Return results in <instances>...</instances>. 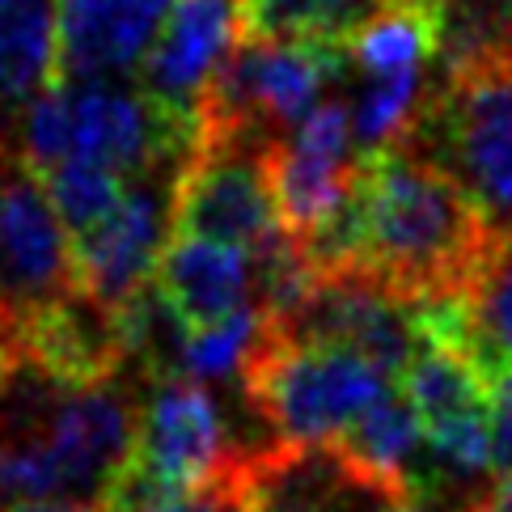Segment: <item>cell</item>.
Instances as JSON below:
<instances>
[{"instance_id": "6da1fadb", "label": "cell", "mask_w": 512, "mask_h": 512, "mask_svg": "<svg viewBox=\"0 0 512 512\" xmlns=\"http://www.w3.org/2000/svg\"><path fill=\"white\" fill-rule=\"evenodd\" d=\"M491 237L462 182L411 144H394L356 161L347 208L297 250L314 271L356 267L411 301H436L462 297Z\"/></svg>"}, {"instance_id": "7a4b0ae2", "label": "cell", "mask_w": 512, "mask_h": 512, "mask_svg": "<svg viewBox=\"0 0 512 512\" xmlns=\"http://www.w3.org/2000/svg\"><path fill=\"white\" fill-rule=\"evenodd\" d=\"M140 407L119 381L98 390H56L51 411L0 436V504L106 496L136 449Z\"/></svg>"}, {"instance_id": "3957f363", "label": "cell", "mask_w": 512, "mask_h": 512, "mask_svg": "<svg viewBox=\"0 0 512 512\" xmlns=\"http://www.w3.org/2000/svg\"><path fill=\"white\" fill-rule=\"evenodd\" d=\"M445 166L487 216L491 233L512 229V47L436 77L415 132L402 140Z\"/></svg>"}, {"instance_id": "277c9868", "label": "cell", "mask_w": 512, "mask_h": 512, "mask_svg": "<svg viewBox=\"0 0 512 512\" xmlns=\"http://www.w3.org/2000/svg\"><path fill=\"white\" fill-rule=\"evenodd\" d=\"M394 386L398 381L352 352L288 343L267 331L242 369L246 402L267 424V441L284 449H331Z\"/></svg>"}, {"instance_id": "5b68a950", "label": "cell", "mask_w": 512, "mask_h": 512, "mask_svg": "<svg viewBox=\"0 0 512 512\" xmlns=\"http://www.w3.org/2000/svg\"><path fill=\"white\" fill-rule=\"evenodd\" d=\"M276 144L250 132H199L174 182V237L246 250L254 263L280 250L288 233L271 187Z\"/></svg>"}, {"instance_id": "8992f818", "label": "cell", "mask_w": 512, "mask_h": 512, "mask_svg": "<svg viewBox=\"0 0 512 512\" xmlns=\"http://www.w3.org/2000/svg\"><path fill=\"white\" fill-rule=\"evenodd\" d=\"M263 314V309H259ZM263 331L288 343L339 347L377 364L390 381H402L424 347L419 301L381 284L369 271H314L309 288L284 314H263Z\"/></svg>"}, {"instance_id": "52a82bcc", "label": "cell", "mask_w": 512, "mask_h": 512, "mask_svg": "<svg viewBox=\"0 0 512 512\" xmlns=\"http://www.w3.org/2000/svg\"><path fill=\"white\" fill-rule=\"evenodd\" d=\"M347 47L339 43H242L212 81L199 132H250L284 140L326 102Z\"/></svg>"}, {"instance_id": "ba28073f", "label": "cell", "mask_w": 512, "mask_h": 512, "mask_svg": "<svg viewBox=\"0 0 512 512\" xmlns=\"http://www.w3.org/2000/svg\"><path fill=\"white\" fill-rule=\"evenodd\" d=\"M77 292L72 233L47 195L43 174L0 132V314L26 326Z\"/></svg>"}, {"instance_id": "9c48e42d", "label": "cell", "mask_w": 512, "mask_h": 512, "mask_svg": "<svg viewBox=\"0 0 512 512\" xmlns=\"http://www.w3.org/2000/svg\"><path fill=\"white\" fill-rule=\"evenodd\" d=\"M263 449H237L229 441L221 407L195 377H166L140 407L132 462L166 483L212 496L225 483L242 479L250 457H259Z\"/></svg>"}, {"instance_id": "30bf717a", "label": "cell", "mask_w": 512, "mask_h": 512, "mask_svg": "<svg viewBox=\"0 0 512 512\" xmlns=\"http://www.w3.org/2000/svg\"><path fill=\"white\" fill-rule=\"evenodd\" d=\"M174 182L178 174L136 178L123 191L119 208L72 242L77 288L111 314H123L153 288L157 263L170 246L166 233L174 229Z\"/></svg>"}, {"instance_id": "8fae6325", "label": "cell", "mask_w": 512, "mask_h": 512, "mask_svg": "<svg viewBox=\"0 0 512 512\" xmlns=\"http://www.w3.org/2000/svg\"><path fill=\"white\" fill-rule=\"evenodd\" d=\"M352 149V102L343 98H326L271 149V187L292 246H309L347 208L360 161Z\"/></svg>"}, {"instance_id": "7c38bea8", "label": "cell", "mask_w": 512, "mask_h": 512, "mask_svg": "<svg viewBox=\"0 0 512 512\" xmlns=\"http://www.w3.org/2000/svg\"><path fill=\"white\" fill-rule=\"evenodd\" d=\"M242 47V0H178L140 68V89L170 119L199 132L204 98Z\"/></svg>"}, {"instance_id": "4fadbf2b", "label": "cell", "mask_w": 512, "mask_h": 512, "mask_svg": "<svg viewBox=\"0 0 512 512\" xmlns=\"http://www.w3.org/2000/svg\"><path fill=\"white\" fill-rule=\"evenodd\" d=\"M26 335V369L47 381L51 390L77 394L119 381L132 364V347L123 335V318L89 301L77 288L68 301L43 309L22 326Z\"/></svg>"}, {"instance_id": "5bb4252c", "label": "cell", "mask_w": 512, "mask_h": 512, "mask_svg": "<svg viewBox=\"0 0 512 512\" xmlns=\"http://www.w3.org/2000/svg\"><path fill=\"white\" fill-rule=\"evenodd\" d=\"M178 0H60V81H102L144 68Z\"/></svg>"}, {"instance_id": "9a60e30c", "label": "cell", "mask_w": 512, "mask_h": 512, "mask_svg": "<svg viewBox=\"0 0 512 512\" xmlns=\"http://www.w3.org/2000/svg\"><path fill=\"white\" fill-rule=\"evenodd\" d=\"M153 292L166 301L182 335H195L259 305V263L233 246L199 242V237H170V246L157 263Z\"/></svg>"}, {"instance_id": "2e32d148", "label": "cell", "mask_w": 512, "mask_h": 512, "mask_svg": "<svg viewBox=\"0 0 512 512\" xmlns=\"http://www.w3.org/2000/svg\"><path fill=\"white\" fill-rule=\"evenodd\" d=\"M343 47L364 77L428 72L445 60V0H390Z\"/></svg>"}, {"instance_id": "e0dca14e", "label": "cell", "mask_w": 512, "mask_h": 512, "mask_svg": "<svg viewBox=\"0 0 512 512\" xmlns=\"http://www.w3.org/2000/svg\"><path fill=\"white\" fill-rule=\"evenodd\" d=\"M60 81V0H0V111Z\"/></svg>"}, {"instance_id": "ac0fdd59", "label": "cell", "mask_w": 512, "mask_h": 512, "mask_svg": "<svg viewBox=\"0 0 512 512\" xmlns=\"http://www.w3.org/2000/svg\"><path fill=\"white\" fill-rule=\"evenodd\" d=\"M462 347L474 364L500 381L512 373V229L491 237L487 254L462 288Z\"/></svg>"}, {"instance_id": "d6986e66", "label": "cell", "mask_w": 512, "mask_h": 512, "mask_svg": "<svg viewBox=\"0 0 512 512\" xmlns=\"http://www.w3.org/2000/svg\"><path fill=\"white\" fill-rule=\"evenodd\" d=\"M390 0H242V43H347Z\"/></svg>"}, {"instance_id": "ffe728a7", "label": "cell", "mask_w": 512, "mask_h": 512, "mask_svg": "<svg viewBox=\"0 0 512 512\" xmlns=\"http://www.w3.org/2000/svg\"><path fill=\"white\" fill-rule=\"evenodd\" d=\"M43 182L72 242L98 229L123 199V178L106 166H94V161H64V166L47 170Z\"/></svg>"}, {"instance_id": "44dd1931", "label": "cell", "mask_w": 512, "mask_h": 512, "mask_svg": "<svg viewBox=\"0 0 512 512\" xmlns=\"http://www.w3.org/2000/svg\"><path fill=\"white\" fill-rule=\"evenodd\" d=\"M263 335V314L259 305L242 309L225 322L208 326V331L182 335L178 347V377H195V381H216V377H233L246 369V360L254 352V343Z\"/></svg>"}, {"instance_id": "7402d4cb", "label": "cell", "mask_w": 512, "mask_h": 512, "mask_svg": "<svg viewBox=\"0 0 512 512\" xmlns=\"http://www.w3.org/2000/svg\"><path fill=\"white\" fill-rule=\"evenodd\" d=\"M17 149L39 174L72 161V102H68V85L56 81L43 89L17 123Z\"/></svg>"}, {"instance_id": "603a6c76", "label": "cell", "mask_w": 512, "mask_h": 512, "mask_svg": "<svg viewBox=\"0 0 512 512\" xmlns=\"http://www.w3.org/2000/svg\"><path fill=\"white\" fill-rule=\"evenodd\" d=\"M491 479H512V373L491 394Z\"/></svg>"}, {"instance_id": "cb8c5ba5", "label": "cell", "mask_w": 512, "mask_h": 512, "mask_svg": "<svg viewBox=\"0 0 512 512\" xmlns=\"http://www.w3.org/2000/svg\"><path fill=\"white\" fill-rule=\"evenodd\" d=\"M17 373H26V335L13 318L0 314V394H5Z\"/></svg>"}, {"instance_id": "d4e9b609", "label": "cell", "mask_w": 512, "mask_h": 512, "mask_svg": "<svg viewBox=\"0 0 512 512\" xmlns=\"http://www.w3.org/2000/svg\"><path fill=\"white\" fill-rule=\"evenodd\" d=\"M246 474H250V466H246ZM246 474H242V479H233L229 487L216 491L212 504L204 512H250V504H246Z\"/></svg>"}, {"instance_id": "484cf974", "label": "cell", "mask_w": 512, "mask_h": 512, "mask_svg": "<svg viewBox=\"0 0 512 512\" xmlns=\"http://www.w3.org/2000/svg\"><path fill=\"white\" fill-rule=\"evenodd\" d=\"M0 512H102V504H85V500H39V504H9Z\"/></svg>"}]
</instances>
